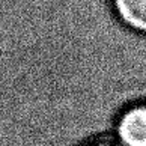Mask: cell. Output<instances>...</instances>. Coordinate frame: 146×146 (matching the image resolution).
Instances as JSON below:
<instances>
[{"label": "cell", "mask_w": 146, "mask_h": 146, "mask_svg": "<svg viewBox=\"0 0 146 146\" xmlns=\"http://www.w3.org/2000/svg\"><path fill=\"white\" fill-rule=\"evenodd\" d=\"M119 140L125 146H146V106H136L121 117Z\"/></svg>", "instance_id": "6da1fadb"}, {"label": "cell", "mask_w": 146, "mask_h": 146, "mask_svg": "<svg viewBox=\"0 0 146 146\" xmlns=\"http://www.w3.org/2000/svg\"><path fill=\"white\" fill-rule=\"evenodd\" d=\"M117 15L129 27L146 32V0H113Z\"/></svg>", "instance_id": "7a4b0ae2"}, {"label": "cell", "mask_w": 146, "mask_h": 146, "mask_svg": "<svg viewBox=\"0 0 146 146\" xmlns=\"http://www.w3.org/2000/svg\"><path fill=\"white\" fill-rule=\"evenodd\" d=\"M94 146H113V145H104V143H101V145H94Z\"/></svg>", "instance_id": "3957f363"}]
</instances>
